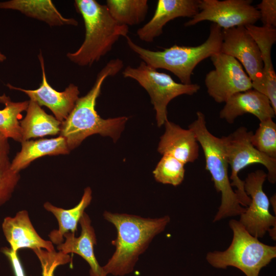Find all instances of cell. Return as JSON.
<instances>
[{"label":"cell","instance_id":"cell-12","mask_svg":"<svg viewBox=\"0 0 276 276\" xmlns=\"http://www.w3.org/2000/svg\"><path fill=\"white\" fill-rule=\"evenodd\" d=\"M220 52L234 57L240 62L252 84L260 80L263 67L260 51L245 27L222 30Z\"/></svg>","mask_w":276,"mask_h":276},{"label":"cell","instance_id":"cell-11","mask_svg":"<svg viewBox=\"0 0 276 276\" xmlns=\"http://www.w3.org/2000/svg\"><path fill=\"white\" fill-rule=\"evenodd\" d=\"M267 173L257 170L249 173L244 182V190L250 202L239 221L252 236L263 238L267 232L276 229V217L269 211L270 201L263 190Z\"/></svg>","mask_w":276,"mask_h":276},{"label":"cell","instance_id":"cell-23","mask_svg":"<svg viewBox=\"0 0 276 276\" xmlns=\"http://www.w3.org/2000/svg\"><path fill=\"white\" fill-rule=\"evenodd\" d=\"M26 111L20 122L22 141L60 133L61 122L47 114L36 102L30 100Z\"/></svg>","mask_w":276,"mask_h":276},{"label":"cell","instance_id":"cell-7","mask_svg":"<svg viewBox=\"0 0 276 276\" xmlns=\"http://www.w3.org/2000/svg\"><path fill=\"white\" fill-rule=\"evenodd\" d=\"M253 132L241 126L227 136L221 137L223 148L228 166L231 168L229 180L231 186L240 204L246 208L250 202V197L244 190V182L238 176L239 172L252 164H259L267 170V179L271 183L276 182V159L260 152L251 142Z\"/></svg>","mask_w":276,"mask_h":276},{"label":"cell","instance_id":"cell-28","mask_svg":"<svg viewBox=\"0 0 276 276\" xmlns=\"http://www.w3.org/2000/svg\"><path fill=\"white\" fill-rule=\"evenodd\" d=\"M9 153L0 152V206L10 199L20 179L19 173L11 169Z\"/></svg>","mask_w":276,"mask_h":276},{"label":"cell","instance_id":"cell-30","mask_svg":"<svg viewBox=\"0 0 276 276\" xmlns=\"http://www.w3.org/2000/svg\"><path fill=\"white\" fill-rule=\"evenodd\" d=\"M260 13V19L263 26L276 27V1L262 0L256 7Z\"/></svg>","mask_w":276,"mask_h":276},{"label":"cell","instance_id":"cell-6","mask_svg":"<svg viewBox=\"0 0 276 276\" xmlns=\"http://www.w3.org/2000/svg\"><path fill=\"white\" fill-rule=\"evenodd\" d=\"M228 225L233 232L230 245L224 251L208 252L207 262L216 268L234 267L246 276H259L261 269L276 258V246L261 242L250 234L239 220L231 219Z\"/></svg>","mask_w":276,"mask_h":276},{"label":"cell","instance_id":"cell-2","mask_svg":"<svg viewBox=\"0 0 276 276\" xmlns=\"http://www.w3.org/2000/svg\"><path fill=\"white\" fill-rule=\"evenodd\" d=\"M123 66V61L119 58L110 60L98 74L90 90L78 98L71 112L61 123L60 135L65 139L70 151L93 134L109 136L114 142L119 138L128 117L104 119L98 114L95 106L104 80L117 75Z\"/></svg>","mask_w":276,"mask_h":276},{"label":"cell","instance_id":"cell-20","mask_svg":"<svg viewBox=\"0 0 276 276\" xmlns=\"http://www.w3.org/2000/svg\"><path fill=\"white\" fill-rule=\"evenodd\" d=\"M21 144L20 151L11 162V169L18 173L42 156L68 154L70 152L65 139L60 135L52 139L24 141Z\"/></svg>","mask_w":276,"mask_h":276},{"label":"cell","instance_id":"cell-18","mask_svg":"<svg viewBox=\"0 0 276 276\" xmlns=\"http://www.w3.org/2000/svg\"><path fill=\"white\" fill-rule=\"evenodd\" d=\"M164 125L165 131L158 143V152L170 155L185 165L195 162L199 156V144L194 132L168 120Z\"/></svg>","mask_w":276,"mask_h":276},{"label":"cell","instance_id":"cell-4","mask_svg":"<svg viewBox=\"0 0 276 276\" xmlns=\"http://www.w3.org/2000/svg\"><path fill=\"white\" fill-rule=\"evenodd\" d=\"M126 39L129 48L147 65L156 70H168L175 75L181 83L189 84L192 83L191 78L195 67L202 60L220 52L222 30L212 23L209 36L202 44L195 47L174 45L156 51L140 46L128 36Z\"/></svg>","mask_w":276,"mask_h":276},{"label":"cell","instance_id":"cell-21","mask_svg":"<svg viewBox=\"0 0 276 276\" xmlns=\"http://www.w3.org/2000/svg\"><path fill=\"white\" fill-rule=\"evenodd\" d=\"M0 9L20 11L27 16L43 21L51 27L78 25L73 18L64 17L50 0H11L0 2Z\"/></svg>","mask_w":276,"mask_h":276},{"label":"cell","instance_id":"cell-26","mask_svg":"<svg viewBox=\"0 0 276 276\" xmlns=\"http://www.w3.org/2000/svg\"><path fill=\"white\" fill-rule=\"evenodd\" d=\"M153 174L157 182L177 186L184 179L185 164L170 155L164 154Z\"/></svg>","mask_w":276,"mask_h":276},{"label":"cell","instance_id":"cell-16","mask_svg":"<svg viewBox=\"0 0 276 276\" xmlns=\"http://www.w3.org/2000/svg\"><path fill=\"white\" fill-rule=\"evenodd\" d=\"M246 113L255 116L260 122L273 119L276 114L268 98L251 88L231 96L225 102L219 117L232 124L238 117Z\"/></svg>","mask_w":276,"mask_h":276},{"label":"cell","instance_id":"cell-17","mask_svg":"<svg viewBox=\"0 0 276 276\" xmlns=\"http://www.w3.org/2000/svg\"><path fill=\"white\" fill-rule=\"evenodd\" d=\"M5 237L14 252L28 248L55 251L53 243L42 239L36 231L26 210L18 212L14 217H7L2 223Z\"/></svg>","mask_w":276,"mask_h":276},{"label":"cell","instance_id":"cell-8","mask_svg":"<svg viewBox=\"0 0 276 276\" xmlns=\"http://www.w3.org/2000/svg\"><path fill=\"white\" fill-rule=\"evenodd\" d=\"M122 74L124 77L136 81L147 91L156 112L158 127L168 120L167 106L171 100L182 95H193L200 88L196 83H177L169 75L158 72L143 61L137 67L127 66Z\"/></svg>","mask_w":276,"mask_h":276},{"label":"cell","instance_id":"cell-14","mask_svg":"<svg viewBox=\"0 0 276 276\" xmlns=\"http://www.w3.org/2000/svg\"><path fill=\"white\" fill-rule=\"evenodd\" d=\"M245 28L260 49L263 66L261 77L252 84V88L266 96L276 112V74L271 56L272 47L276 41V29L255 25Z\"/></svg>","mask_w":276,"mask_h":276},{"label":"cell","instance_id":"cell-10","mask_svg":"<svg viewBox=\"0 0 276 276\" xmlns=\"http://www.w3.org/2000/svg\"><path fill=\"white\" fill-rule=\"evenodd\" d=\"M251 0H199L198 13L185 24V27L210 21L221 28L255 25L260 19L258 9Z\"/></svg>","mask_w":276,"mask_h":276},{"label":"cell","instance_id":"cell-25","mask_svg":"<svg viewBox=\"0 0 276 276\" xmlns=\"http://www.w3.org/2000/svg\"><path fill=\"white\" fill-rule=\"evenodd\" d=\"M106 6L116 21L128 27L143 22L148 10L147 0H107Z\"/></svg>","mask_w":276,"mask_h":276},{"label":"cell","instance_id":"cell-31","mask_svg":"<svg viewBox=\"0 0 276 276\" xmlns=\"http://www.w3.org/2000/svg\"><path fill=\"white\" fill-rule=\"evenodd\" d=\"M1 251L10 260L15 276H26L17 252L8 247L2 248Z\"/></svg>","mask_w":276,"mask_h":276},{"label":"cell","instance_id":"cell-22","mask_svg":"<svg viewBox=\"0 0 276 276\" xmlns=\"http://www.w3.org/2000/svg\"><path fill=\"white\" fill-rule=\"evenodd\" d=\"M91 199V190L90 187H87L84 189L80 202L71 209L58 208L49 202L44 203V208L54 215L58 223V228L52 231L49 235L53 243L57 245L62 243L63 242V235L67 232L75 234L78 224Z\"/></svg>","mask_w":276,"mask_h":276},{"label":"cell","instance_id":"cell-3","mask_svg":"<svg viewBox=\"0 0 276 276\" xmlns=\"http://www.w3.org/2000/svg\"><path fill=\"white\" fill-rule=\"evenodd\" d=\"M75 5L84 21L85 38L76 51L66 56L79 66H90L110 52L120 37L127 36L128 27L116 21L106 5L95 0H76Z\"/></svg>","mask_w":276,"mask_h":276},{"label":"cell","instance_id":"cell-27","mask_svg":"<svg viewBox=\"0 0 276 276\" xmlns=\"http://www.w3.org/2000/svg\"><path fill=\"white\" fill-rule=\"evenodd\" d=\"M254 147L260 152L276 159V124L272 119L260 122L251 137Z\"/></svg>","mask_w":276,"mask_h":276},{"label":"cell","instance_id":"cell-1","mask_svg":"<svg viewBox=\"0 0 276 276\" xmlns=\"http://www.w3.org/2000/svg\"><path fill=\"white\" fill-rule=\"evenodd\" d=\"M103 216L115 226L117 234L111 242L116 247L115 251L102 266L107 275L124 276L131 273L139 257L170 221L167 215L150 218L105 211Z\"/></svg>","mask_w":276,"mask_h":276},{"label":"cell","instance_id":"cell-32","mask_svg":"<svg viewBox=\"0 0 276 276\" xmlns=\"http://www.w3.org/2000/svg\"><path fill=\"white\" fill-rule=\"evenodd\" d=\"M3 151H10V145L8 139L0 133V152Z\"/></svg>","mask_w":276,"mask_h":276},{"label":"cell","instance_id":"cell-33","mask_svg":"<svg viewBox=\"0 0 276 276\" xmlns=\"http://www.w3.org/2000/svg\"><path fill=\"white\" fill-rule=\"evenodd\" d=\"M6 59V56L0 51V62L4 61Z\"/></svg>","mask_w":276,"mask_h":276},{"label":"cell","instance_id":"cell-5","mask_svg":"<svg viewBox=\"0 0 276 276\" xmlns=\"http://www.w3.org/2000/svg\"><path fill=\"white\" fill-rule=\"evenodd\" d=\"M195 133L202 148L205 160V169L210 173L216 191L221 194V203L213 220L218 221L228 217L240 216L245 211L231 185L228 165L221 137L208 129L204 114L196 112V119L189 126Z\"/></svg>","mask_w":276,"mask_h":276},{"label":"cell","instance_id":"cell-29","mask_svg":"<svg viewBox=\"0 0 276 276\" xmlns=\"http://www.w3.org/2000/svg\"><path fill=\"white\" fill-rule=\"evenodd\" d=\"M38 258L42 268V276H53L56 268L71 261L70 256L61 251H49L43 249L33 250Z\"/></svg>","mask_w":276,"mask_h":276},{"label":"cell","instance_id":"cell-13","mask_svg":"<svg viewBox=\"0 0 276 276\" xmlns=\"http://www.w3.org/2000/svg\"><path fill=\"white\" fill-rule=\"evenodd\" d=\"M42 71V82L40 86L34 90L16 87L10 84L7 86L11 89L19 90L26 94L31 100L39 106H45L54 114L55 118L63 122L73 109L78 99L80 91L77 86L71 83L63 91L54 89L48 83L44 69V60L40 52L38 55Z\"/></svg>","mask_w":276,"mask_h":276},{"label":"cell","instance_id":"cell-9","mask_svg":"<svg viewBox=\"0 0 276 276\" xmlns=\"http://www.w3.org/2000/svg\"><path fill=\"white\" fill-rule=\"evenodd\" d=\"M210 58L215 68L206 74L204 83L215 102L225 103L233 95L252 88L251 79L235 58L221 52Z\"/></svg>","mask_w":276,"mask_h":276},{"label":"cell","instance_id":"cell-19","mask_svg":"<svg viewBox=\"0 0 276 276\" xmlns=\"http://www.w3.org/2000/svg\"><path fill=\"white\" fill-rule=\"evenodd\" d=\"M79 223L81 227L80 235L76 237L73 233H65L63 235L65 240L57 245V249L65 254L74 253L81 256L90 266V276H107L95 255L94 246L97 244V238L89 216L84 212Z\"/></svg>","mask_w":276,"mask_h":276},{"label":"cell","instance_id":"cell-15","mask_svg":"<svg viewBox=\"0 0 276 276\" xmlns=\"http://www.w3.org/2000/svg\"><path fill=\"white\" fill-rule=\"evenodd\" d=\"M199 0H158L151 19L137 30L143 41L151 42L163 33L164 27L178 17L192 18L199 11Z\"/></svg>","mask_w":276,"mask_h":276},{"label":"cell","instance_id":"cell-24","mask_svg":"<svg viewBox=\"0 0 276 276\" xmlns=\"http://www.w3.org/2000/svg\"><path fill=\"white\" fill-rule=\"evenodd\" d=\"M0 103L5 107L0 110V133L7 138L21 143L22 137L19 119L26 111L29 101L13 102L5 94L0 96Z\"/></svg>","mask_w":276,"mask_h":276}]
</instances>
